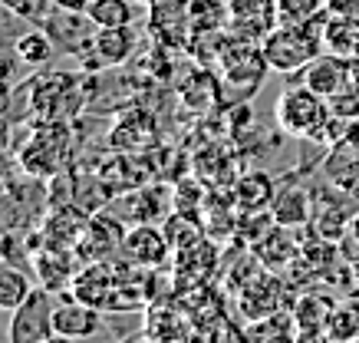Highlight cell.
<instances>
[{"instance_id": "obj_1", "label": "cell", "mask_w": 359, "mask_h": 343, "mask_svg": "<svg viewBox=\"0 0 359 343\" xmlns=\"http://www.w3.org/2000/svg\"><path fill=\"white\" fill-rule=\"evenodd\" d=\"M273 119L280 126V133L297 135V139H310V142L333 145L337 139L349 135V122L337 119L330 112V102L310 86H304V83H290L277 96Z\"/></svg>"}, {"instance_id": "obj_2", "label": "cell", "mask_w": 359, "mask_h": 343, "mask_svg": "<svg viewBox=\"0 0 359 343\" xmlns=\"http://www.w3.org/2000/svg\"><path fill=\"white\" fill-rule=\"evenodd\" d=\"M327 20H330V7L304 23H277L271 34L261 40L271 69L294 76V73H304L320 53H327V43H323Z\"/></svg>"}, {"instance_id": "obj_3", "label": "cell", "mask_w": 359, "mask_h": 343, "mask_svg": "<svg viewBox=\"0 0 359 343\" xmlns=\"http://www.w3.org/2000/svg\"><path fill=\"white\" fill-rule=\"evenodd\" d=\"M215 63H218L221 83L228 89H238L241 100H250L261 89L264 76L271 73V63L264 56L261 40L241 36L234 30H224L215 46Z\"/></svg>"}, {"instance_id": "obj_4", "label": "cell", "mask_w": 359, "mask_h": 343, "mask_svg": "<svg viewBox=\"0 0 359 343\" xmlns=\"http://www.w3.org/2000/svg\"><path fill=\"white\" fill-rule=\"evenodd\" d=\"M53 297L46 288H33L27 294L17 310H11V327H7V337L13 343H46L56 340V327H53Z\"/></svg>"}, {"instance_id": "obj_5", "label": "cell", "mask_w": 359, "mask_h": 343, "mask_svg": "<svg viewBox=\"0 0 359 343\" xmlns=\"http://www.w3.org/2000/svg\"><path fill=\"white\" fill-rule=\"evenodd\" d=\"M215 267H218V248L208 238H198L195 244L175 251V290L188 294V290L205 288L211 274H215Z\"/></svg>"}, {"instance_id": "obj_6", "label": "cell", "mask_w": 359, "mask_h": 343, "mask_svg": "<svg viewBox=\"0 0 359 343\" xmlns=\"http://www.w3.org/2000/svg\"><path fill=\"white\" fill-rule=\"evenodd\" d=\"M43 27H46V34L53 36V43L66 46V53H73V56L89 53L93 36H96V30H99L86 13L60 11V7H53V4H50V11L43 13Z\"/></svg>"}, {"instance_id": "obj_7", "label": "cell", "mask_w": 359, "mask_h": 343, "mask_svg": "<svg viewBox=\"0 0 359 343\" xmlns=\"http://www.w3.org/2000/svg\"><path fill=\"white\" fill-rule=\"evenodd\" d=\"M122 251H126V257H129L132 264H142V267H149V271L168 264V257L175 255L165 228H158L152 222L132 224L129 231H126V238H122Z\"/></svg>"}, {"instance_id": "obj_8", "label": "cell", "mask_w": 359, "mask_h": 343, "mask_svg": "<svg viewBox=\"0 0 359 343\" xmlns=\"http://www.w3.org/2000/svg\"><path fill=\"white\" fill-rule=\"evenodd\" d=\"M280 23L277 0H228V30L250 40H264Z\"/></svg>"}, {"instance_id": "obj_9", "label": "cell", "mask_w": 359, "mask_h": 343, "mask_svg": "<svg viewBox=\"0 0 359 343\" xmlns=\"http://www.w3.org/2000/svg\"><path fill=\"white\" fill-rule=\"evenodd\" d=\"M53 327L56 340H86V337L102 330V310L73 297V294L69 297L63 294V300L53 310Z\"/></svg>"}, {"instance_id": "obj_10", "label": "cell", "mask_w": 359, "mask_h": 343, "mask_svg": "<svg viewBox=\"0 0 359 343\" xmlns=\"http://www.w3.org/2000/svg\"><path fill=\"white\" fill-rule=\"evenodd\" d=\"M294 76H300L304 86H310L313 93H320L323 100H330L333 93H339V89L353 79V60H349V56H339V53H330L327 50V53L316 56L304 73H294Z\"/></svg>"}, {"instance_id": "obj_11", "label": "cell", "mask_w": 359, "mask_h": 343, "mask_svg": "<svg viewBox=\"0 0 359 343\" xmlns=\"http://www.w3.org/2000/svg\"><path fill=\"white\" fill-rule=\"evenodd\" d=\"M69 294L99 310H109L112 294H116V271L106 261H86V267L76 271L69 281Z\"/></svg>"}, {"instance_id": "obj_12", "label": "cell", "mask_w": 359, "mask_h": 343, "mask_svg": "<svg viewBox=\"0 0 359 343\" xmlns=\"http://www.w3.org/2000/svg\"><path fill=\"white\" fill-rule=\"evenodd\" d=\"M122 238H126V231L119 228L116 218L96 215V218L86 222V228H83V234H79V241L73 251H76V257H83V261H102L106 255H112V251L119 248Z\"/></svg>"}, {"instance_id": "obj_13", "label": "cell", "mask_w": 359, "mask_h": 343, "mask_svg": "<svg viewBox=\"0 0 359 343\" xmlns=\"http://www.w3.org/2000/svg\"><path fill=\"white\" fill-rule=\"evenodd\" d=\"M135 40L139 36L132 27H99L96 36H93V46H89V63L96 69L119 67L132 56Z\"/></svg>"}, {"instance_id": "obj_14", "label": "cell", "mask_w": 359, "mask_h": 343, "mask_svg": "<svg viewBox=\"0 0 359 343\" xmlns=\"http://www.w3.org/2000/svg\"><path fill=\"white\" fill-rule=\"evenodd\" d=\"M323 175L333 189L353 191V185L359 182V142L353 135H343L330 145L327 159H323Z\"/></svg>"}, {"instance_id": "obj_15", "label": "cell", "mask_w": 359, "mask_h": 343, "mask_svg": "<svg viewBox=\"0 0 359 343\" xmlns=\"http://www.w3.org/2000/svg\"><path fill=\"white\" fill-rule=\"evenodd\" d=\"M330 310H333V300L323 297V294H313V290H304L300 297L294 300V327H297V340H320L327 337V321Z\"/></svg>"}, {"instance_id": "obj_16", "label": "cell", "mask_w": 359, "mask_h": 343, "mask_svg": "<svg viewBox=\"0 0 359 343\" xmlns=\"http://www.w3.org/2000/svg\"><path fill=\"white\" fill-rule=\"evenodd\" d=\"M271 211L277 224H287V228H304L313 218V191L306 185H297V182H287L283 189H277L271 201Z\"/></svg>"}, {"instance_id": "obj_17", "label": "cell", "mask_w": 359, "mask_h": 343, "mask_svg": "<svg viewBox=\"0 0 359 343\" xmlns=\"http://www.w3.org/2000/svg\"><path fill=\"white\" fill-rule=\"evenodd\" d=\"M277 185L267 172H244V175L231 185V199H234V211H264L271 208Z\"/></svg>"}, {"instance_id": "obj_18", "label": "cell", "mask_w": 359, "mask_h": 343, "mask_svg": "<svg viewBox=\"0 0 359 343\" xmlns=\"http://www.w3.org/2000/svg\"><path fill=\"white\" fill-rule=\"evenodd\" d=\"M290 231H294V228H287V224H273L271 231L254 244V255L261 257L264 267H271L273 271V267H287V264H294L297 261V255H300L304 244L297 241Z\"/></svg>"}, {"instance_id": "obj_19", "label": "cell", "mask_w": 359, "mask_h": 343, "mask_svg": "<svg viewBox=\"0 0 359 343\" xmlns=\"http://www.w3.org/2000/svg\"><path fill=\"white\" fill-rule=\"evenodd\" d=\"M20 168L30 178H50L63 168V152L50 145V135L43 129H36V135L20 149Z\"/></svg>"}, {"instance_id": "obj_20", "label": "cell", "mask_w": 359, "mask_h": 343, "mask_svg": "<svg viewBox=\"0 0 359 343\" xmlns=\"http://www.w3.org/2000/svg\"><path fill=\"white\" fill-rule=\"evenodd\" d=\"M191 36H218L228 30V0H188Z\"/></svg>"}, {"instance_id": "obj_21", "label": "cell", "mask_w": 359, "mask_h": 343, "mask_svg": "<svg viewBox=\"0 0 359 343\" xmlns=\"http://www.w3.org/2000/svg\"><path fill=\"white\" fill-rule=\"evenodd\" d=\"M244 337H248V340H297L294 314L280 307V310L264 314V317H254V321L244 327Z\"/></svg>"}, {"instance_id": "obj_22", "label": "cell", "mask_w": 359, "mask_h": 343, "mask_svg": "<svg viewBox=\"0 0 359 343\" xmlns=\"http://www.w3.org/2000/svg\"><path fill=\"white\" fill-rule=\"evenodd\" d=\"M13 53H17V60L27 63V67H46L50 56L56 53V43L46 30H23V34L13 40Z\"/></svg>"}, {"instance_id": "obj_23", "label": "cell", "mask_w": 359, "mask_h": 343, "mask_svg": "<svg viewBox=\"0 0 359 343\" xmlns=\"http://www.w3.org/2000/svg\"><path fill=\"white\" fill-rule=\"evenodd\" d=\"M323 43H327L330 53H339V56H356V43H359V23L349 20V17H337L330 13L327 20V30H323Z\"/></svg>"}, {"instance_id": "obj_24", "label": "cell", "mask_w": 359, "mask_h": 343, "mask_svg": "<svg viewBox=\"0 0 359 343\" xmlns=\"http://www.w3.org/2000/svg\"><path fill=\"white\" fill-rule=\"evenodd\" d=\"M327 340H359V297L333 304L327 321Z\"/></svg>"}, {"instance_id": "obj_25", "label": "cell", "mask_w": 359, "mask_h": 343, "mask_svg": "<svg viewBox=\"0 0 359 343\" xmlns=\"http://www.w3.org/2000/svg\"><path fill=\"white\" fill-rule=\"evenodd\" d=\"M86 17L96 27H132L139 11L132 7V0H93Z\"/></svg>"}, {"instance_id": "obj_26", "label": "cell", "mask_w": 359, "mask_h": 343, "mask_svg": "<svg viewBox=\"0 0 359 343\" xmlns=\"http://www.w3.org/2000/svg\"><path fill=\"white\" fill-rule=\"evenodd\" d=\"M33 290L30 277L17 271V267H0V310H17Z\"/></svg>"}, {"instance_id": "obj_27", "label": "cell", "mask_w": 359, "mask_h": 343, "mask_svg": "<svg viewBox=\"0 0 359 343\" xmlns=\"http://www.w3.org/2000/svg\"><path fill=\"white\" fill-rule=\"evenodd\" d=\"M165 234H168V244L172 251H182L188 244H195L201 238V224H198V215H188V211H172L165 218Z\"/></svg>"}, {"instance_id": "obj_28", "label": "cell", "mask_w": 359, "mask_h": 343, "mask_svg": "<svg viewBox=\"0 0 359 343\" xmlns=\"http://www.w3.org/2000/svg\"><path fill=\"white\" fill-rule=\"evenodd\" d=\"M330 112L337 116V119H346V122H356L359 119V83L356 79H349L346 86L333 93L330 96Z\"/></svg>"}, {"instance_id": "obj_29", "label": "cell", "mask_w": 359, "mask_h": 343, "mask_svg": "<svg viewBox=\"0 0 359 343\" xmlns=\"http://www.w3.org/2000/svg\"><path fill=\"white\" fill-rule=\"evenodd\" d=\"M327 11V0H277L280 23H304Z\"/></svg>"}, {"instance_id": "obj_30", "label": "cell", "mask_w": 359, "mask_h": 343, "mask_svg": "<svg viewBox=\"0 0 359 343\" xmlns=\"http://www.w3.org/2000/svg\"><path fill=\"white\" fill-rule=\"evenodd\" d=\"M53 7H60V11H73V13H86L89 11V4L93 0H50Z\"/></svg>"}, {"instance_id": "obj_31", "label": "cell", "mask_w": 359, "mask_h": 343, "mask_svg": "<svg viewBox=\"0 0 359 343\" xmlns=\"http://www.w3.org/2000/svg\"><path fill=\"white\" fill-rule=\"evenodd\" d=\"M13 69H17L13 56L11 53H0V83H13Z\"/></svg>"}, {"instance_id": "obj_32", "label": "cell", "mask_w": 359, "mask_h": 343, "mask_svg": "<svg viewBox=\"0 0 359 343\" xmlns=\"http://www.w3.org/2000/svg\"><path fill=\"white\" fill-rule=\"evenodd\" d=\"M11 102H13V83H0V116L11 112Z\"/></svg>"}, {"instance_id": "obj_33", "label": "cell", "mask_w": 359, "mask_h": 343, "mask_svg": "<svg viewBox=\"0 0 359 343\" xmlns=\"http://www.w3.org/2000/svg\"><path fill=\"white\" fill-rule=\"evenodd\" d=\"M343 241H349V244H356L359 248V208L349 215V228H346V238Z\"/></svg>"}, {"instance_id": "obj_34", "label": "cell", "mask_w": 359, "mask_h": 343, "mask_svg": "<svg viewBox=\"0 0 359 343\" xmlns=\"http://www.w3.org/2000/svg\"><path fill=\"white\" fill-rule=\"evenodd\" d=\"M11 139H13L11 119H7V116H0V152H7V149H11Z\"/></svg>"}, {"instance_id": "obj_35", "label": "cell", "mask_w": 359, "mask_h": 343, "mask_svg": "<svg viewBox=\"0 0 359 343\" xmlns=\"http://www.w3.org/2000/svg\"><path fill=\"white\" fill-rule=\"evenodd\" d=\"M11 168H13L11 155H7V152H0V185H7V178H11Z\"/></svg>"}, {"instance_id": "obj_36", "label": "cell", "mask_w": 359, "mask_h": 343, "mask_svg": "<svg viewBox=\"0 0 359 343\" xmlns=\"http://www.w3.org/2000/svg\"><path fill=\"white\" fill-rule=\"evenodd\" d=\"M349 271H353V290L359 294V251L349 257Z\"/></svg>"}, {"instance_id": "obj_37", "label": "cell", "mask_w": 359, "mask_h": 343, "mask_svg": "<svg viewBox=\"0 0 359 343\" xmlns=\"http://www.w3.org/2000/svg\"><path fill=\"white\" fill-rule=\"evenodd\" d=\"M349 135H353V139L359 142V119H356V122H349Z\"/></svg>"}, {"instance_id": "obj_38", "label": "cell", "mask_w": 359, "mask_h": 343, "mask_svg": "<svg viewBox=\"0 0 359 343\" xmlns=\"http://www.w3.org/2000/svg\"><path fill=\"white\" fill-rule=\"evenodd\" d=\"M356 56H359V43H356Z\"/></svg>"}]
</instances>
